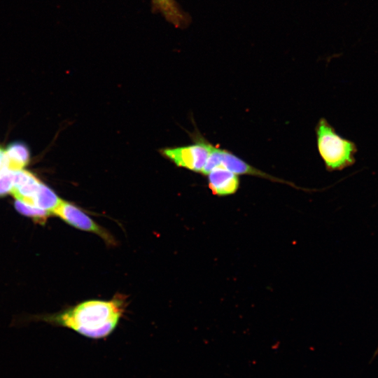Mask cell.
<instances>
[{"label":"cell","mask_w":378,"mask_h":378,"mask_svg":"<svg viewBox=\"0 0 378 378\" xmlns=\"http://www.w3.org/2000/svg\"><path fill=\"white\" fill-rule=\"evenodd\" d=\"M122 296L110 300L83 302L55 316L52 320L80 335L92 339L108 336L116 328L125 310Z\"/></svg>","instance_id":"cell-1"},{"label":"cell","mask_w":378,"mask_h":378,"mask_svg":"<svg viewBox=\"0 0 378 378\" xmlns=\"http://www.w3.org/2000/svg\"><path fill=\"white\" fill-rule=\"evenodd\" d=\"M316 134L318 153L328 171L342 170L354 164L356 145L340 136L325 118L319 120Z\"/></svg>","instance_id":"cell-2"},{"label":"cell","mask_w":378,"mask_h":378,"mask_svg":"<svg viewBox=\"0 0 378 378\" xmlns=\"http://www.w3.org/2000/svg\"><path fill=\"white\" fill-rule=\"evenodd\" d=\"M211 146L206 140L200 138L192 145L164 149L162 154L177 166L202 173Z\"/></svg>","instance_id":"cell-3"},{"label":"cell","mask_w":378,"mask_h":378,"mask_svg":"<svg viewBox=\"0 0 378 378\" xmlns=\"http://www.w3.org/2000/svg\"><path fill=\"white\" fill-rule=\"evenodd\" d=\"M52 214L78 230L96 234L107 244H116L115 239L108 230L97 223L74 204L62 200Z\"/></svg>","instance_id":"cell-4"},{"label":"cell","mask_w":378,"mask_h":378,"mask_svg":"<svg viewBox=\"0 0 378 378\" xmlns=\"http://www.w3.org/2000/svg\"><path fill=\"white\" fill-rule=\"evenodd\" d=\"M222 166L235 174H245L265 178L274 181H281L267 173H265L234 155L231 152L211 146V152L202 173L207 174L216 167Z\"/></svg>","instance_id":"cell-5"},{"label":"cell","mask_w":378,"mask_h":378,"mask_svg":"<svg viewBox=\"0 0 378 378\" xmlns=\"http://www.w3.org/2000/svg\"><path fill=\"white\" fill-rule=\"evenodd\" d=\"M206 175L209 187L215 195H231L239 189L240 181L238 175L222 166L216 167Z\"/></svg>","instance_id":"cell-6"},{"label":"cell","mask_w":378,"mask_h":378,"mask_svg":"<svg viewBox=\"0 0 378 378\" xmlns=\"http://www.w3.org/2000/svg\"><path fill=\"white\" fill-rule=\"evenodd\" d=\"M42 182L29 171L14 172L13 187L11 193L16 200L28 203Z\"/></svg>","instance_id":"cell-7"},{"label":"cell","mask_w":378,"mask_h":378,"mask_svg":"<svg viewBox=\"0 0 378 378\" xmlns=\"http://www.w3.org/2000/svg\"><path fill=\"white\" fill-rule=\"evenodd\" d=\"M4 151L6 167L12 172L22 169L29 161V151L21 142L10 144Z\"/></svg>","instance_id":"cell-8"},{"label":"cell","mask_w":378,"mask_h":378,"mask_svg":"<svg viewBox=\"0 0 378 378\" xmlns=\"http://www.w3.org/2000/svg\"><path fill=\"white\" fill-rule=\"evenodd\" d=\"M62 200L50 188L41 183L31 200L26 204L52 214Z\"/></svg>","instance_id":"cell-9"},{"label":"cell","mask_w":378,"mask_h":378,"mask_svg":"<svg viewBox=\"0 0 378 378\" xmlns=\"http://www.w3.org/2000/svg\"><path fill=\"white\" fill-rule=\"evenodd\" d=\"M14 205L19 213L33 218L34 221L39 223H44L50 214L42 209L26 204L18 200H15Z\"/></svg>","instance_id":"cell-10"},{"label":"cell","mask_w":378,"mask_h":378,"mask_svg":"<svg viewBox=\"0 0 378 378\" xmlns=\"http://www.w3.org/2000/svg\"><path fill=\"white\" fill-rule=\"evenodd\" d=\"M14 172L5 168L0 171V197L11 193L13 187Z\"/></svg>","instance_id":"cell-11"},{"label":"cell","mask_w":378,"mask_h":378,"mask_svg":"<svg viewBox=\"0 0 378 378\" xmlns=\"http://www.w3.org/2000/svg\"><path fill=\"white\" fill-rule=\"evenodd\" d=\"M162 10L164 14L174 22H178L181 15L174 6L172 0H155Z\"/></svg>","instance_id":"cell-12"},{"label":"cell","mask_w":378,"mask_h":378,"mask_svg":"<svg viewBox=\"0 0 378 378\" xmlns=\"http://www.w3.org/2000/svg\"><path fill=\"white\" fill-rule=\"evenodd\" d=\"M5 168L6 167L5 164L4 151L0 148V171Z\"/></svg>","instance_id":"cell-13"},{"label":"cell","mask_w":378,"mask_h":378,"mask_svg":"<svg viewBox=\"0 0 378 378\" xmlns=\"http://www.w3.org/2000/svg\"><path fill=\"white\" fill-rule=\"evenodd\" d=\"M377 354H378V347H377V350L375 351V352H374V355H373V356H372V360H374V358L377 356Z\"/></svg>","instance_id":"cell-14"}]
</instances>
